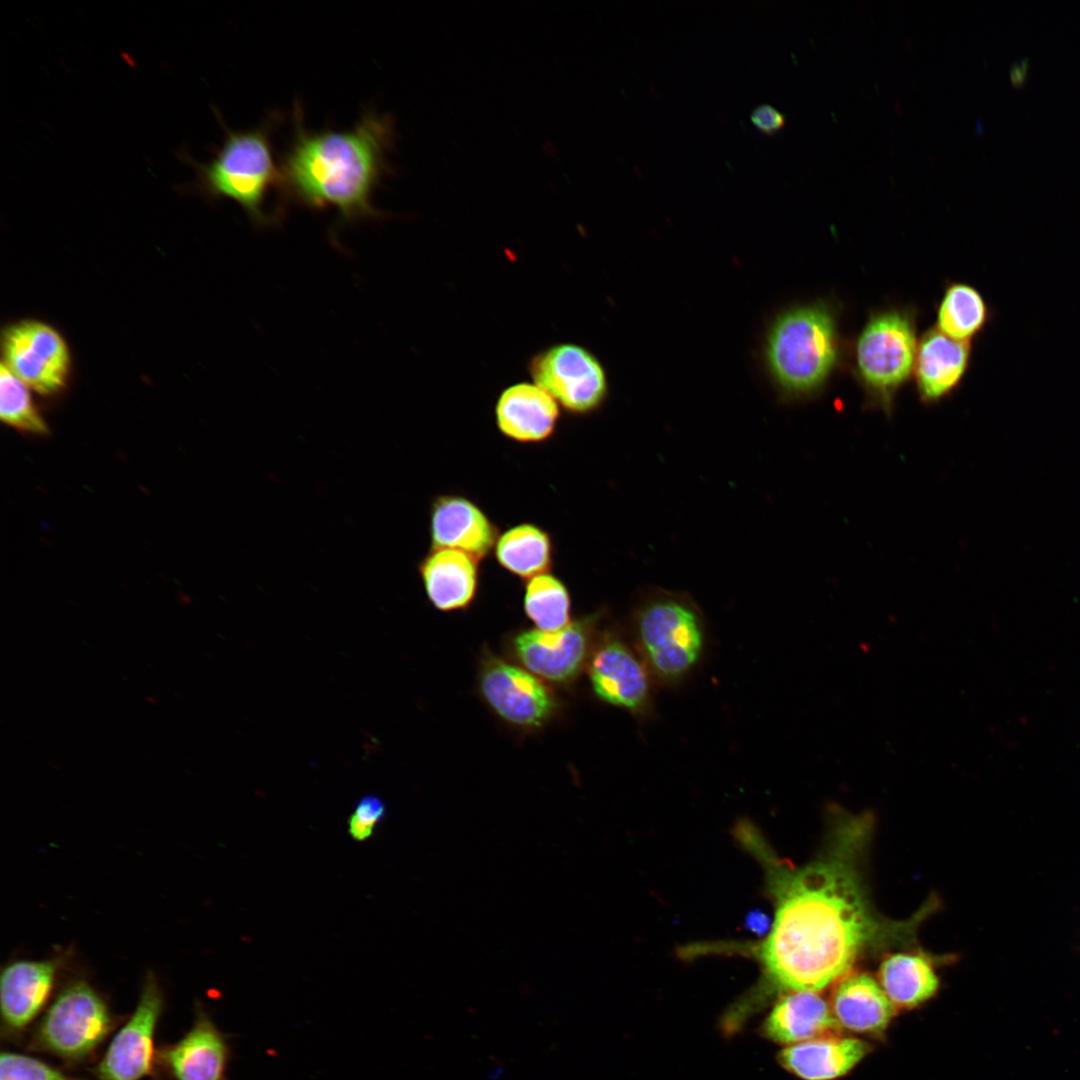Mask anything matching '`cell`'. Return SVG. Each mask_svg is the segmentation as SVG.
<instances>
[{
    "instance_id": "obj_10",
    "label": "cell",
    "mask_w": 1080,
    "mask_h": 1080,
    "mask_svg": "<svg viewBox=\"0 0 1080 1080\" xmlns=\"http://www.w3.org/2000/svg\"><path fill=\"white\" fill-rule=\"evenodd\" d=\"M4 364L29 388L43 395L58 392L69 371V352L61 335L38 321H23L3 337Z\"/></svg>"
},
{
    "instance_id": "obj_13",
    "label": "cell",
    "mask_w": 1080,
    "mask_h": 1080,
    "mask_svg": "<svg viewBox=\"0 0 1080 1080\" xmlns=\"http://www.w3.org/2000/svg\"><path fill=\"white\" fill-rule=\"evenodd\" d=\"M162 1003L157 980L149 974L135 1012L114 1037L98 1066L101 1080H139L150 1072L153 1034Z\"/></svg>"
},
{
    "instance_id": "obj_27",
    "label": "cell",
    "mask_w": 1080,
    "mask_h": 1080,
    "mask_svg": "<svg viewBox=\"0 0 1080 1080\" xmlns=\"http://www.w3.org/2000/svg\"><path fill=\"white\" fill-rule=\"evenodd\" d=\"M28 386L2 363L0 367V417L19 430L46 434L47 425L34 406Z\"/></svg>"
},
{
    "instance_id": "obj_5",
    "label": "cell",
    "mask_w": 1080,
    "mask_h": 1080,
    "mask_svg": "<svg viewBox=\"0 0 1080 1080\" xmlns=\"http://www.w3.org/2000/svg\"><path fill=\"white\" fill-rule=\"evenodd\" d=\"M916 316L908 308L873 312L854 347V375L867 399L889 413L896 393L913 374Z\"/></svg>"
},
{
    "instance_id": "obj_30",
    "label": "cell",
    "mask_w": 1080,
    "mask_h": 1080,
    "mask_svg": "<svg viewBox=\"0 0 1080 1080\" xmlns=\"http://www.w3.org/2000/svg\"><path fill=\"white\" fill-rule=\"evenodd\" d=\"M751 121L762 133L774 135L784 128L786 117L772 105L760 104L752 110Z\"/></svg>"
},
{
    "instance_id": "obj_3",
    "label": "cell",
    "mask_w": 1080,
    "mask_h": 1080,
    "mask_svg": "<svg viewBox=\"0 0 1080 1080\" xmlns=\"http://www.w3.org/2000/svg\"><path fill=\"white\" fill-rule=\"evenodd\" d=\"M764 360L784 397L805 399L820 392L840 361L837 312L832 304L822 300L779 313L766 334Z\"/></svg>"
},
{
    "instance_id": "obj_20",
    "label": "cell",
    "mask_w": 1080,
    "mask_h": 1080,
    "mask_svg": "<svg viewBox=\"0 0 1080 1080\" xmlns=\"http://www.w3.org/2000/svg\"><path fill=\"white\" fill-rule=\"evenodd\" d=\"M856 1038L835 1035L815 1038L783 1049L778 1059L804 1080H833L848 1073L869 1051Z\"/></svg>"
},
{
    "instance_id": "obj_17",
    "label": "cell",
    "mask_w": 1080,
    "mask_h": 1080,
    "mask_svg": "<svg viewBox=\"0 0 1080 1080\" xmlns=\"http://www.w3.org/2000/svg\"><path fill=\"white\" fill-rule=\"evenodd\" d=\"M419 570L427 597L436 609L463 610L473 602L479 581L474 557L453 549H432Z\"/></svg>"
},
{
    "instance_id": "obj_11",
    "label": "cell",
    "mask_w": 1080,
    "mask_h": 1080,
    "mask_svg": "<svg viewBox=\"0 0 1080 1080\" xmlns=\"http://www.w3.org/2000/svg\"><path fill=\"white\" fill-rule=\"evenodd\" d=\"M595 623L593 616L555 631H522L513 639L514 655L523 668L540 679L568 683L589 660Z\"/></svg>"
},
{
    "instance_id": "obj_2",
    "label": "cell",
    "mask_w": 1080,
    "mask_h": 1080,
    "mask_svg": "<svg viewBox=\"0 0 1080 1080\" xmlns=\"http://www.w3.org/2000/svg\"><path fill=\"white\" fill-rule=\"evenodd\" d=\"M293 128L280 165L283 199L311 209L334 208L343 222L379 217L372 196L389 171L392 120L367 111L351 129L309 131L297 105Z\"/></svg>"
},
{
    "instance_id": "obj_7",
    "label": "cell",
    "mask_w": 1080,
    "mask_h": 1080,
    "mask_svg": "<svg viewBox=\"0 0 1080 1080\" xmlns=\"http://www.w3.org/2000/svg\"><path fill=\"white\" fill-rule=\"evenodd\" d=\"M527 371L536 385L574 415L597 410L608 395L604 366L579 344L556 343L537 351L528 360Z\"/></svg>"
},
{
    "instance_id": "obj_21",
    "label": "cell",
    "mask_w": 1080,
    "mask_h": 1080,
    "mask_svg": "<svg viewBox=\"0 0 1080 1080\" xmlns=\"http://www.w3.org/2000/svg\"><path fill=\"white\" fill-rule=\"evenodd\" d=\"M895 1006L871 976L857 973L836 987L832 1012L838 1023L855 1032L879 1033L891 1021Z\"/></svg>"
},
{
    "instance_id": "obj_15",
    "label": "cell",
    "mask_w": 1080,
    "mask_h": 1080,
    "mask_svg": "<svg viewBox=\"0 0 1080 1080\" xmlns=\"http://www.w3.org/2000/svg\"><path fill=\"white\" fill-rule=\"evenodd\" d=\"M971 359V343L954 340L936 327L925 331L913 369L920 399L932 403L951 394L966 376Z\"/></svg>"
},
{
    "instance_id": "obj_25",
    "label": "cell",
    "mask_w": 1080,
    "mask_h": 1080,
    "mask_svg": "<svg viewBox=\"0 0 1080 1080\" xmlns=\"http://www.w3.org/2000/svg\"><path fill=\"white\" fill-rule=\"evenodd\" d=\"M495 556L504 569L529 580L548 573L552 564V541L540 527L522 523L498 537Z\"/></svg>"
},
{
    "instance_id": "obj_4",
    "label": "cell",
    "mask_w": 1080,
    "mask_h": 1080,
    "mask_svg": "<svg viewBox=\"0 0 1080 1080\" xmlns=\"http://www.w3.org/2000/svg\"><path fill=\"white\" fill-rule=\"evenodd\" d=\"M226 132L224 141L208 163H199L186 151L181 152L196 172L192 188L209 199L227 198L238 203L256 224L266 225L273 217L265 211L271 191L280 188V167L274 158L271 131L272 116L261 126L245 130L229 129L219 116Z\"/></svg>"
},
{
    "instance_id": "obj_12",
    "label": "cell",
    "mask_w": 1080,
    "mask_h": 1080,
    "mask_svg": "<svg viewBox=\"0 0 1080 1080\" xmlns=\"http://www.w3.org/2000/svg\"><path fill=\"white\" fill-rule=\"evenodd\" d=\"M587 666L592 689L599 699L637 715L649 710L650 673L625 642L606 637L593 650Z\"/></svg>"
},
{
    "instance_id": "obj_8",
    "label": "cell",
    "mask_w": 1080,
    "mask_h": 1080,
    "mask_svg": "<svg viewBox=\"0 0 1080 1080\" xmlns=\"http://www.w3.org/2000/svg\"><path fill=\"white\" fill-rule=\"evenodd\" d=\"M108 1009L83 981L67 986L44 1017L39 1038L54 1053L79 1058L93 1050L110 1029Z\"/></svg>"
},
{
    "instance_id": "obj_22",
    "label": "cell",
    "mask_w": 1080,
    "mask_h": 1080,
    "mask_svg": "<svg viewBox=\"0 0 1080 1080\" xmlns=\"http://www.w3.org/2000/svg\"><path fill=\"white\" fill-rule=\"evenodd\" d=\"M227 1056L223 1035L206 1017L165 1054L178 1080H223Z\"/></svg>"
},
{
    "instance_id": "obj_6",
    "label": "cell",
    "mask_w": 1080,
    "mask_h": 1080,
    "mask_svg": "<svg viewBox=\"0 0 1080 1080\" xmlns=\"http://www.w3.org/2000/svg\"><path fill=\"white\" fill-rule=\"evenodd\" d=\"M639 652L649 673L664 683L684 677L704 648V625L687 597L659 593L638 608L634 618Z\"/></svg>"
},
{
    "instance_id": "obj_24",
    "label": "cell",
    "mask_w": 1080,
    "mask_h": 1080,
    "mask_svg": "<svg viewBox=\"0 0 1080 1080\" xmlns=\"http://www.w3.org/2000/svg\"><path fill=\"white\" fill-rule=\"evenodd\" d=\"M880 982L894 1004L902 1008L915 1007L932 997L938 988V978L930 962L916 954L889 955L880 967Z\"/></svg>"
},
{
    "instance_id": "obj_18",
    "label": "cell",
    "mask_w": 1080,
    "mask_h": 1080,
    "mask_svg": "<svg viewBox=\"0 0 1080 1080\" xmlns=\"http://www.w3.org/2000/svg\"><path fill=\"white\" fill-rule=\"evenodd\" d=\"M59 963L58 958L17 960L3 969L1 1011L7 1024L22 1028L37 1015L51 992Z\"/></svg>"
},
{
    "instance_id": "obj_16",
    "label": "cell",
    "mask_w": 1080,
    "mask_h": 1080,
    "mask_svg": "<svg viewBox=\"0 0 1080 1080\" xmlns=\"http://www.w3.org/2000/svg\"><path fill=\"white\" fill-rule=\"evenodd\" d=\"M495 417L498 429L507 438L536 443L552 436L560 410L558 403L541 387L519 382L499 394Z\"/></svg>"
},
{
    "instance_id": "obj_29",
    "label": "cell",
    "mask_w": 1080,
    "mask_h": 1080,
    "mask_svg": "<svg viewBox=\"0 0 1080 1080\" xmlns=\"http://www.w3.org/2000/svg\"><path fill=\"white\" fill-rule=\"evenodd\" d=\"M385 815L386 807L382 799L373 794L363 796L348 819L349 835L355 841L367 840Z\"/></svg>"
},
{
    "instance_id": "obj_23",
    "label": "cell",
    "mask_w": 1080,
    "mask_h": 1080,
    "mask_svg": "<svg viewBox=\"0 0 1080 1080\" xmlns=\"http://www.w3.org/2000/svg\"><path fill=\"white\" fill-rule=\"evenodd\" d=\"M992 314L976 287L955 282L946 287L938 304L935 327L954 340L972 343L992 320Z\"/></svg>"
},
{
    "instance_id": "obj_28",
    "label": "cell",
    "mask_w": 1080,
    "mask_h": 1080,
    "mask_svg": "<svg viewBox=\"0 0 1080 1080\" xmlns=\"http://www.w3.org/2000/svg\"><path fill=\"white\" fill-rule=\"evenodd\" d=\"M0 1080H73L28 1056L2 1053Z\"/></svg>"
},
{
    "instance_id": "obj_1",
    "label": "cell",
    "mask_w": 1080,
    "mask_h": 1080,
    "mask_svg": "<svg viewBox=\"0 0 1080 1080\" xmlns=\"http://www.w3.org/2000/svg\"><path fill=\"white\" fill-rule=\"evenodd\" d=\"M824 853L796 868L759 845L774 919L756 956L776 988L817 992L845 975L860 954L904 936L921 920H882L860 873L871 817L838 813Z\"/></svg>"
},
{
    "instance_id": "obj_19",
    "label": "cell",
    "mask_w": 1080,
    "mask_h": 1080,
    "mask_svg": "<svg viewBox=\"0 0 1080 1080\" xmlns=\"http://www.w3.org/2000/svg\"><path fill=\"white\" fill-rule=\"evenodd\" d=\"M839 1023L816 992H793L781 998L762 1025L763 1034L778 1043L797 1044L834 1035Z\"/></svg>"
},
{
    "instance_id": "obj_31",
    "label": "cell",
    "mask_w": 1080,
    "mask_h": 1080,
    "mask_svg": "<svg viewBox=\"0 0 1080 1080\" xmlns=\"http://www.w3.org/2000/svg\"><path fill=\"white\" fill-rule=\"evenodd\" d=\"M1028 66V58H1023L1020 61L1013 63L1009 69L1011 81L1015 84L1023 82L1026 77Z\"/></svg>"
},
{
    "instance_id": "obj_26",
    "label": "cell",
    "mask_w": 1080,
    "mask_h": 1080,
    "mask_svg": "<svg viewBox=\"0 0 1080 1080\" xmlns=\"http://www.w3.org/2000/svg\"><path fill=\"white\" fill-rule=\"evenodd\" d=\"M524 610L536 629L555 631L571 623L570 596L565 585L554 575L544 573L528 580Z\"/></svg>"
},
{
    "instance_id": "obj_14",
    "label": "cell",
    "mask_w": 1080,
    "mask_h": 1080,
    "mask_svg": "<svg viewBox=\"0 0 1080 1080\" xmlns=\"http://www.w3.org/2000/svg\"><path fill=\"white\" fill-rule=\"evenodd\" d=\"M432 549H453L477 560L484 558L498 539L488 516L472 501L458 495L437 497L431 508Z\"/></svg>"
},
{
    "instance_id": "obj_9",
    "label": "cell",
    "mask_w": 1080,
    "mask_h": 1080,
    "mask_svg": "<svg viewBox=\"0 0 1080 1080\" xmlns=\"http://www.w3.org/2000/svg\"><path fill=\"white\" fill-rule=\"evenodd\" d=\"M479 687L489 707L515 726L541 727L557 708L555 696L542 679L497 657L484 661Z\"/></svg>"
}]
</instances>
